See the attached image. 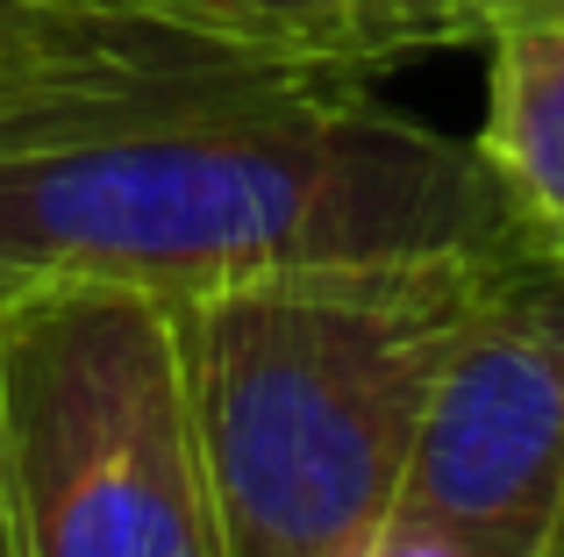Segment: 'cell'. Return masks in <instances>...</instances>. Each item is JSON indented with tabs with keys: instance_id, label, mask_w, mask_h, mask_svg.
Segmentation results:
<instances>
[{
	"instance_id": "cell-2",
	"label": "cell",
	"mask_w": 564,
	"mask_h": 557,
	"mask_svg": "<svg viewBox=\"0 0 564 557\" xmlns=\"http://www.w3.org/2000/svg\"><path fill=\"white\" fill-rule=\"evenodd\" d=\"M486 258L307 265L172 301L221 557H365Z\"/></svg>"
},
{
	"instance_id": "cell-3",
	"label": "cell",
	"mask_w": 564,
	"mask_h": 557,
	"mask_svg": "<svg viewBox=\"0 0 564 557\" xmlns=\"http://www.w3.org/2000/svg\"><path fill=\"white\" fill-rule=\"evenodd\" d=\"M0 458L29 557H221L180 307L151 286L0 293Z\"/></svg>"
},
{
	"instance_id": "cell-10",
	"label": "cell",
	"mask_w": 564,
	"mask_h": 557,
	"mask_svg": "<svg viewBox=\"0 0 564 557\" xmlns=\"http://www.w3.org/2000/svg\"><path fill=\"white\" fill-rule=\"evenodd\" d=\"M443 8L471 14V22H479V36H486V22H494V8H500V0H443Z\"/></svg>"
},
{
	"instance_id": "cell-6",
	"label": "cell",
	"mask_w": 564,
	"mask_h": 557,
	"mask_svg": "<svg viewBox=\"0 0 564 557\" xmlns=\"http://www.w3.org/2000/svg\"><path fill=\"white\" fill-rule=\"evenodd\" d=\"M479 157L514 200L529 243L564 258V0H500L486 22Z\"/></svg>"
},
{
	"instance_id": "cell-4",
	"label": "cell",
	"mask_w": 564,
	"mask_h": 557,
	"mask_svg": "<svg viewBox=\"0 0 564 557\" xmlns=\"http://www.w3.org/2000/svg\"><path fill=\"white\" fill-rule=\"evenodd\" d=\"M400 507L471 557H564V258L508 243L436 364Z\"/></svg>"
},
{
	"instance_id": "cell-9",
	"label": "cell",
	"mask_w": 564,
	"mask_h": 557,
	"mask_svg": "<svg viewBox=\"0 0 564 557\" xmlns=\"http://www.w3.org/2000/svg\"><path fill=\"white\" fill-rule=\"evenodd\" d=\"M0 557H29L22 550V522H14V493H8V458H0Z\"/></svg>"
},
{
	"instance_id": "cell-5",
	"label": "cell",
	"mask_w": 564,
	"mask_h": 557,
	"mask_svg": "<svg viewBox=\"0 0 564 557\" xmlns=\"http://www.w3.org/2000/svg\"><path fill=\"white\" fill-rule=\"evenodd\" d=\"M258 72H307L221 43L207 29L158 22L108 0H0V136L122 108V100L193 94Z\"/></svg>"
},
{
	"instance_id": "cell-8",
	"label": "cell",
	"mask_w": 564,
	"mask_h": 557,
	"mask_svg": "<svg viewBox=\"0 0 564 557\" xmlns=\"http://www.w3.org/2000/svg\"><path fill=\"white\" fill-rule=\"evenodd\" d=\"M365 557H471V550L457 544L443 522L414 515V507H393V515L379 522V536L365 544Z\"/></svg>"
},
{
	"instance_id": "cell-7",
	"label": "cell",
	"mask_w": 564,
	"mask_h": 557,
	"mask_svg": "<svg viewBox=\"0 0 564 557\" xmlns=\"http://www.w3.org/2000/svg\"><path fill=\"white\" fill-rule=\"evenodd\" d=\"M108 8L186 22L258 57H279V65L350 72V79H372L422 51L479 43V22L443 0H108Z\"/></svg>"
},
{
	"instance_id": "cell-1",
	"label": "cell",
	"mask_w": 564,
	"mask_h": 557,
	"mask_svg": "<svg viewBox=\"0 0 564 557\" xmlns=\"http://www.w3.org/2000/svg\"><path fill=\"white\" fill-rule=\"evenodd\" d=\"M529 243L471 136L350 72H258L0 136V293L108 278L207 286Z\"/></svg>"
}]
</instances>
